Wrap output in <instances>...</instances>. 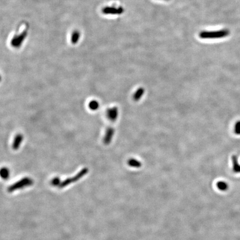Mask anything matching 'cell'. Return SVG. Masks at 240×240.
Listing matches in <instances>:
<instances>
[{
	"label": "cell",
	"mask_w": 240,
	"mask_h": 240,
	"mask_svg": "<svg viewBox=\"0 0 240 240\" xmlns=\"http://www.w3.org/2000/svg\"><path fill=\"white\" fill-rule=\"evenodd\" d=\"M217 186L221 190H225L228 187L227 184L226 183L223 182V181H219V182H218L217 183Z\"/></svg>",
	"instance_id": "15"
},
{
	"label": "cell",
	"mask_w": 240,
	"mask_h": 240,
	"mask_svg": "<svg viewBox=\"0 0 240 240\" xmlns=\"http://www.w3.org/2000/svg\"><path fill=\"white\" fill-rule=\"evenodd\" d=\"M127 164L131 167H135V168H140L142 166L141 162L135 158L129 159L127 161Z\"/></svg>",
	"instance_id": "12"
},
{
	"label": "cell",
	"mask_w": 240,
	"mask_h": 240,
	"mask_svg": "<svg viewBox=\"0 0 240 240\" xmlns=\"http://www.w3.org/2000/svg\"><path fill=\"white\" fill-rule=\"evenodd\" d=\"M232 160H233V170L236 172H240V165L238 164L237 161V158L236 156H233L232 157Z\"/></svg>",
	"instance_id": "14"
},
{
	"label": "cell",
	"mask_w": 240,
	"mask_h": 240,
	"mask_svg": "<svg viewBox=\"0 0 240 240\" xmlns=\"http://www.w3.org/2000/svg\"><path fill=\"white\" fill-rule=\"evenodd\" d=\"M88 172H89V169L88 168H83L81 171L79 172V173L77 175H75V176H73L72 177L67 178V179L65 180V181L61 182L60 184L58 186V187L61 188V189L63 188L66 186L70 185L71 183H72L73 182H76V181H79V180H80L85 175H86L88 173Z\"/></svg>",
	"instance_id": "4"
},
{
	"label": "cell",
	"mask_w": 240,
	"mask_h": 240,
	"mask_svg": "<svg viewBox=\"0 0 240 240\" xmlns=\"http://www.w3.org/2000/svg\"><path fill=\"white\" fill-rule=\"evenodd\" d=\"M60 183H61V180H60V178L57 177L53 178L51 180V183L52 185L53 186H57V187H58V186L60 184Z\"/></svg>",
	"instance_id": "16"
},
{
	"label": "cell",
	"mask_w": 240,
	"mask_h": 240,
	"mask_svg": "<svg viewBox=\"0 0 240 240\" xmlns=\"http://www.w3.org/2000/svg\"><path fill=\"white\" fill-rule=\"evenodd\" d=\"M106 116L110 121L115 122L118 117V108L115 106L109 109L106 111Z\"/></svg>",
	"instance_id": "6"
},
{
	"label": "cell",
	"mask_w": 240,
	"mask_h": 240,
	"mask_svg": "<svg viewBox=\"0 0 240 240\" xmlns=\"http://www.w3.org/2000/svg\"><path fill=\"white\" fill-rule=\"evenodd\" d=\"M1 81V75H0V81Z\"/></svg>",
	"instance_id": "18"
},
{
	"label": "cell",
	"mask_w": 240,
	"mask_h": 240,
	"mask_svg": "<svg viewBox=\"0 0 240 240\" xmlns=\"http://www.w3.org/2000/svg\"><path fill=\"white\" fill-rule=\"evenodd\" d=\"M164 1H169V0H164Z\"/></svg>",
	"instance_id": "19"
},
{
	"label": "cell",
	"mask_w": 240,
	"mask_h": 240,
	"mask_svg": "<svg viewBox=\"0 0 240 240\" xmlns=\"http://www.w3.org/2000/svg\"><path fill=\"white\" fill-rule=\"evenodd\" d=\"M10 171L7 167H4L0 169V177L3 180H7L10 177Z\"/></svg>",
	"instance_id": "11"
},
{
	"label": "cell",
	"mask_w": 240,
	"mask_h": 240,
	"mask_svg": "<svg viewBox=\"0 0 240 240\" xmlns=\"http://www.w3.org/2000/svg\"><path fill=\"white\" fill-rule=\"evenodd\" d=\"M125 11L124 8L121 6H106L103 7L102 12L104 15H120L123 14Z\"/></svg>",
	"instance_id": "5"
},
{
	"label": "cell",
	"mask_w": 240,
	"mask_h": 240,
	"mask_svg": "<svg viewBox=\"0 0 240 240\" xmlns=\"http://www.w3.org/2000/svg\"><path fill=\"white\" fill-rule=\"evenodd\" d=\"M81 38V33L79 30H73L70 36V41L72 45H75L79 42Z\"/></svg>",
	"instance_id": "9"
},
{
	"label": "cell",
	"mask_w": 240,
	"mask_h": 240,
	"mask_svg": "<svg viewBox=\"0 0 240 240\" xmlns=\"http://www.w3.org/2000/svg\"><path fill=\"white\" fill-rule=\"evenodd\" d=\"M230 31L228 29H222L218 31H203L199 34L201 39H217L229 36Z\"/></svg>",
	"instance_id": "2"
},
{
	"label": "cell",
	"mask_w": 240,
	"mask_h": 240,
	"mask_svg": "<svg viewBox=\"0 0 240 240\" xmlns=\"http://www.w3.org/2000/svg\"><path fill=\"white\" fill-rule=\"evenodd\" d=\"M144 87H140L136 91V92L134 93V95H133V99L135 101L137 102L139 100L141 99L142 97L144 96Z\"/></svg>",
	"instance_id": "10"
},
{
	"label": "cell",
	"mask_w": 240,
	"mask_h": 240,
	"mask_svg": "<svg viewBox=\"0 0 240 240\" xmlns=\"http://www.w3.org/2000/svg\"><path fill=\"white\" fill-rule=\"evenodd\" d=\"M29 26L27 23L24 22L17 28L15 34L11 40V46L13 48H18L24 43L25 38L28 36Z\"/></svg>",
	"instance_id": "1"
},
{
	"label": "cell",
	"mask_w": 240,
	"mask_h": 240,
	"mask_svg": "<svg viewBox=\"0 0 240 240\" xmlns=\"http://www.w3.org/2000/svg\"><path fill=\"white\" fill-rule=\"evenodd\" d=\"M34 184V180L30 177H24L20 181L15 183L13 185L8 187L7 191L8 192H12L20 189L28 187Z\"/></svg>",
	"instance_id": "3"
},
{
	"label": "cell",
	"mask_w": 240,
	"mask_h": 240,
	"mask_svg": "<svg viewBox=\"0 0 240 240\" xmlns=\"http://www.w3.org/2000/svg\"><path fill=\"white\" fill-rule=\"evenodd\" d=\"M235 132L237 135H240V121H238L236 124H235Z\"/></svg>",
	"instance_id": "17"
},
{
	"label": "cell",
	"mask_w": 240,
	"mask_h": 240,
	"mask_svg": "<svg viewBox=\"0 0 240 240\" xmlns=\"http://www.w3.org/2000/svg\"><path fill=\"white\" fill-rule=\"evenodd\" d=\"M115 132V130L113 127H109L107 128L103 138V142L105 144L108 145L111 144L113 139Z\"/></svg>",
	"instance_id": "7"
},
{
	"label": "cell",
	"mask_w": 240,
	"mask_h": 240,
	"mask_svg": "<svg viewBox=\"0 0 240 240\" xmlns=\"http://www.w3.org/2000/svg\"><path fill=\"white\" fill-rule=\"evenodd\" d=\"M24 140V136L21 134L16 135L15 137L14 142L12 144V148L14 150H17L22 144V142Z\"/></svg>",
	"instance_id": "8"
},
{
	"label": "cell",
	"mask_w": 240,
	"mask_h": 240,
	"mask_svg": "<svg viewBox=\"0 0 240 240\" xmlns=\"http://www.w3.org/2000/svg\"><path fill=\"white\" fill-rule=\"evenodd\" d=\"M99 102L96 100H92L89 102V107L92 111H96L99 109Z\"/></svg>",
	"instance_id": "13"
}]
</instances>
